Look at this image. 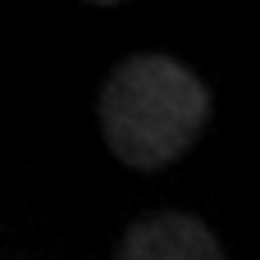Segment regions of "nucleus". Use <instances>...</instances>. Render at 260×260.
Returning a JSON list of instances; mask_svg holds the SVG:
<instances>
[{
	"mask_svg": "<svg viewBox=\"0 0 260 260\" xmlns=\"http://www.w3.org/2000/svg\"><path fill=\"white\" fill-rule=\"evenodd\" d=\"M101 137L128 169H165L210 123V87L174 55H128L110 69L96 101Z\"/></svg>",
	"mask_w": 260,
	"mask_h": 260,
	"instance_id": "1",
	"label": "nucleus"
},
{
	"mask_svg": "<svg viewBox=\"0 0 260 260\" xmlns=\"http://www.w3.org/2000/svg\"><path fill=\"white\" fill-rule=\"evenodd\" d=\"M114 260H229L219 238L187 210H160V215H146L137 219L123 242H119V256Z\"/></svg>",
	"mask_w": 260,
	"mask_h": 260,
	"instance_id": "2",
	"label": "nucleus"
},
{
	"mask_svg": "<svg viewBox=\"0 0 260 260\" xmlns=\"http://www.w3.org/2000/svg\"><path fill=\"white\" fill-rule=\"evenodd\" d=\"M82 5H123V0H82Z\"/></svg>",
	"mask_w": 260,
	"mask_h": 260,
	"instance_id": "3",
	"label": "nucleus"
}]
</instances>
